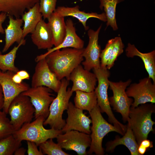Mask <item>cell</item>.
<instances>
[{
  "label": "cell",
  "mask_w": 155,
  "mask_h": 155,
  "mask_svg": "<svg viewBox=\"0 0 155 155\" xmlns=\"http://www.w3.org/2000/svg\"><path fill=\"white\" fill-rule=\"evenodd\" d=\"M84 50L63 48L52 52L45 58L49 68L59 80L64 78L69 80L71 73L84 60Z\"/></svg>",
  "instance_id": "6da1fadb"
},
{
  "label": "cell",
  "mask_w": 155,
  "mask_h": 155,
  "mask_svg": "<svg viewBox=\"0 0 155 155\" xmlns=\"http://www.w3.org/2000/svg\"><path fill=\"white\" fill-rule=\"evenodd\" d=\"M155 112V105L151 103L130 108L127 121L138 146L143 140L147 139L150 132L154 131L153 126L155 122L152 120L151 116Z\"/></svg>",
  "instance_id": "7a4b0ae2"
},
{
  "label": "cell",
  "mask_w": 155,
  "mask_h": 155,
  "mask_svg": "<svg viewBox=\"0 0 155 155\" xmlns=\"http://www.w3.org/2000/svg\"><path fill=\"white\" fill-rule=\"evenodd\" d=\"M97 104L89 113L91 118L92 125L90 135L91 142L87 154L94 153L97 155H103L104 150L102 142L104 137L109 132H116L123 135V134L114 125L108 123L102 116Z\"/></svg>",
  "instance_id": "3957f363"
},
{
  "label": "cell",
  "mask_w": 155,
  "mask_h": 155,
  "mask_svg": "<svg viewBox=\"0 0 155 155\" xmlns=\"http://www.w3.org/2000/svg\"><path fill=\"white\" fill-rule=\"evenodd\" d=\"M69 83V80L66 78L61 80L60 88L50 105L49 115L44 122V125H49L51 128L57 130H61L65 125L66 122L63 119L62 115L68 108L73 93L70 88L67 90Z\"/></svg>",
  "instance_id": "277c9868"
},
{
  "label": "cell",
  "mask_w": 155,
  "mask_h": 155,
  "mask_svg": "<svg viewBox=\"0 0 155 155\" xmlns=\"http://www.w3.org/2000/svg\"><path fill=\"white\" fill-rule=\"evenodd\" d=\"M98 82L97 86L94 91L97 99V104L101 113H105L109 121L122 132H125L127 125L119 122L114 116L110 106L107 91L109 85L108 78L110 75L109 70L106 67H100L93 69Z\"/></svg>",
  "instance_id": "5b68a950"
},
{
  "label": "cell",
  "mask_w": 155,
  "mask_h": 155,
  "mask_svg": "<svg viewBox=\"0 0 155 155\" xmlns=\"http://www.w3.org/2000/svg\"><path fill=\"white\" fill-rule=\"evenodd\" d=\"M45 119L42 116H39L33 121L24 124L20 129L15 131L13 135L20 142H32L38 146L48 139L56 138L58 135L63 133L61 130L44 128L43 123Z\"/></svg>",
  "instance_id": "8992f818"
},
{
  "label": "cell",
  "mask_w": 155,
  "mask_h": 155,
  "mask_svg": "<svg viewBox=\"0 0 155 155\" xmlns=\"http://www.w3.org/2000/svg\"><path fill=\"white\" fill-rule=\"evenodd\" d=\"M34 113L35 108L28 96L22 93L16 96L10 104L8 112L15 131L24 124L31 122Z\"/></svg>",
  "instance_id": "52a82bcc"
},
{
  "label": "cell",
  "mask_w": 155,
  "mask_h": 155,
  "mask_svg": "<svg viewBox=\"0 0 155 155\" xmlns=\"http://www.w3.org/2000/svg\"><path fill=\"white\" fill-rule=\"evenodd\" d=\"M131 82L130 79L124 82L109 81L110 88L113 92V96L109 98L110 104L114 110L121 114L124 122L129 119L130 108L133 101L127 96L125 91Z\"/></svg>",
  "instance_id": "ba28073f"
},
{
  "label": "cell",
  "mask_w": 155,
  "mask_h": 155,
  "mask_svg": "<svg viewBox=\"0 0 155 155\" xmlns=\"http://www.w3.org/2000/svg\"><path fill=\"white\" fill-rule=\"evenodd\" d=\"M53 91L44 86L31 87L22 93L28 96L35 108V119L42 116L46 119L48 117L50 105L54 98Z\"/></svg>",
  "instance_id": "9c48e42d"
},
{
  "label": "cell",
  "mask_w": 155,
  "mask_h": 155,
  "mask_svg": "<svg viewBox=\"0 0 155 155\" xmlns=\"http://www.w3.org/2000/svg\"><path fill=\"white\" fill-rule=\"evenodd\" d=\"M56 138L62 149L74 151L79 155L87 154L86 150L91 142L90 134L75 130L60 134Z\"/></svg>",
  "instance_id": "30bf717a"
},
{
  "label": "cell",
  "mask_w": 155,
  "mask_h": 155,
  "mask_svg": "<svg viewBox=\"0 0 155 155\" xmlns=\"http://www.w3.org/2000/svg\"><path fill=\"white\" fill-rule=\"evenodd\" d=\"M148 77L139 80L137 83L130 84L126 88V93L134 98L131 106L135 107L140 104L155 103V84Z\"/></svg>",
  "instance_id": "8fae6325"
},
{
  "label": "cell",
  "mask_w": 155,
  "mask_h": 155,
  "mask_svg": "<svg viewBox=\"0 0 155 155\" xmlns=\"http://www.w3.org/2000/svg\"><path fill=\"white\" fill-rule=\"evenodd\" d=\"M31 80V87L44 86L56 93L61 85L59 80L49 68L45 58L37 62Z\"/></svg>",
  "instance_id": "7c38bea8"
},
{
  "label": "cell",
  "mask_w": 155,
  "mask_h": 155,
  "mask_svg": "<svg viewBox=\"0 0 155 155\" xmlns=\"http://www.w3.org/2000/svg\"><path fill=\"white\" fill-rule=\"evenodd\" d=\"M15 73L10 71L3 72L0 70V83L3 89L4 99L2 110L7 114L13 100L30 87L29 85L26 82H22L17 84L14 82L12 77Z\"/></svg>",
  "instance_id": "4fadbf2b"
},
{
  "label": "cell",
  "mask_w": 155,
  "mask_h": 155,
  "mask_svg": "<svg viewBox=\"0 0 155 155\" xmlns=\"http://www.w3.org/2000/svg\"><path fill=\"white\" fill-rule=\"evenodd\" d=\"M67 110V117L65 125L61 129L63 133L75 130L91 134L92 120L83 113V110L77 108L71 102H69Z\"/></svg>",
  "instance_id": "5bb4252c"
},
{
  "label": "cell",
  "mask_w": 155,
  "mask_h": 155,
  "mask_svg": "<svg viewBox=\"0 0 155 155\" xmlns=\"http://www.w3.org/2000/svg\"><path fill=\"white\" fill-rule=\"evenodd\" d=\"M101 27V25L96 31L90 29L88 31L89 42L86 47L84 48L82 56L85 60L82 63L84 69L89 71L100 67V59L101 51L98 39Z\"/></svg>",
  "instance_id": "9a60e30c"
},
{
  "label": "cell",
  "mask_w": 155,
  "mask_h": 155,
  "mask_svg": "<svg viewBox=\"0 0 155 155\" xmlns=\"http://www.w3.org/2000/svg\"><path fill=\"white\" fill-rule=\"evenodd\" d=\"M69 80L73 82L71 91L77 90L90 92L94 90L97 81L95 74L90 72L80 65L70 74Z\"/></svg>",
  "instance_id": "2e32d148"
},
{
  "label": "cell",
  "mask_w": 155,
  "mask_h": 155,
  "mask_svg": "<svg viewBox=\"0 0 155 155\" xmlns=\"http://www.w3.org/2000/svg\"><path fill=\"white\" fill-rule=\"evenodd\" d=\"M66 33L62 42L58 46L48 50L45 53L38 55L35 59L36 62L45 58L50 53L58 49L71 47L81 49L83 48L84 42L77 34L73 21L70 18L65 22Z\"/></svg>",
  "instance_id": "e0dca14e"
},
{
  "label": "cell",
  "mask_w": 155,
  "mask_h": 155,
  "mask_svg": "<svg viewBox=\"0 0 155 155\" xmlns=\"http://www.w3.org/2000/svg\"><path fill=\"white\" fill-rule=\"evenodd\" d=\"M33 43L39 49H49L53 45V36L49 25L42 19L31 33Z\"/></svg>",
  "instance_id": "ac0fdd59"
},
{
  "label": "cell",
  "mask_w": 155,
  "mask_h": 155,
  "mask_svg": "<svg viewBox=\"0 0 155 155\" xmlns=\"http://www.w3.org/2000/svg\"><path fill=\"white\" fill-rule=\"evenodd\" d=\"M54 12L57 15L64 17L70 16L76 18L82 24L86 30L89 28L86 25L87 21L90 18H97L104 22L107 21L105 13L101 14L95 12L86 13L80 10L78 5L72 7L59 6L56 8Z\"/></svg>",
  "instance_id": "d6986e66"
},
{
  "label": "cell",
  "mask_w": 155,
  "mask_h": 155,
  "mask_svg": "<svg viewBox=\"0 0 155 155\" xmlns=\"http://www.w3.org/2000/svg\"><path fill=\"white\" fill-rule=\"evenodd\" d=\"M9 21L7 27L4 29L5 44L2 52H6L15 43L19 44L22 39L23 29L21 27L23 23L22 18L8 16Z\"/></svg>",
  "instance_id": "ffe728a7"
},
{
  "label": "cell",
  "mask_w": 155,
  "mask_h": 155,
  "mask_svg": "<svg viewBox=\"0 0 155 155\" xmlns=\"http://www.w3.org/2000/svg\"><path fill=\"white\" fill-rule=\"evenodd\" d=\"M40 0H0V13L20 18L26 10H28Z\"/></svg>",
  "instance_id": "44dd1931"
},
{
  "label": "cell",
  "mask_w": 155,
  "mask_h": 155,
  "mask_svg": "<svg viewBox=\"0 0 155 155\" xmlns=\"http://www.w3.org/2000/svg\"><path fill=\"white\" fill-rule=\"evenodd\" d=\"M123 135L122 137L116 136L113 140L107 142L106 145V151L107 152H113L117 146L122 145L128 148L131 155H140L137 151L138 146L128 123L126 132Z\"/></svg>",
  "instance_id": "7402d4cb"
},
{
  "label": "cell",
  "mask_w": 155,
  "mask_h": 155,
  "mask_svg": "<svg viewBox=\"0 0 155 155\" xmlns=\"http://www.w3.org/2000/svg\"><path fill=\"white\" fill-rule=\"evenodd\" d=\"M125 51L126 55L128 57L132 58L137 56L142 59L148 74V77L155 84V51L147 53H143L139 51L134 44L128 43Z\"/></svg>",
  "instance_id": "603a6c76"
},
{
  "label": "cell",
  "mask_w": 155,
  "mask_h": 155,
  "mask_svg": "<svg viewBox=\"0 0 155 155\" xmlns=\"http://www.w3.org/2000/svg\"><path fill=\"white\" fill-rule=\"evenodd\" d=\"M24 23L23 28V38L34 30L39 22L42 19V16L39 11V2L25 11L21 16Z\"/></svg>",
  "instance_id": "cb8c5ba5"
},
{
  "label": "cell",
  "mask_w": 155,
  "mask_h": 155,
  "mask_svg": "<svg viewBox=\"0 0 155 155\" xmlns=\"http://www.w3.org/2000/svg\"><path fill=\"white\" fill-rule=\"evenodd\" d=\"M48 20L53 35V45L56 47L62 42L66 35V25L64 17L54 12Z\"/></svg>",
  "instance_id": "d4e9b609"
},
{
  "label": "cell",
  "mask_w": 155,
  "mask_h": 155,
  "mask_svg": "<svg viewBox=\"0 0 155 155\" xmlns=\"http://www.w3.org/2000/svg\"><path fill=\"white\" fill-rule=\"evenodd\" d=\"M75 92L74 102L77 108L90 112L97 104V97L94 90L90 92L80 90Z\"/></svg>",
  "instance_id": "484cf974"
},
{
  "label": "cell",
  "mask_w": 155,
  "mask_h": 155,
  "mask_svg": "<svg viewBox=\"0 0 155 155\" xmlns=\"http://www.w3.org/2000/svg\"><path fill=\"white\" fill-rule=\"evenodd\" d=\"M26 40L23 39L17 46H14L8 53L0 55V70L3 72L10 71L16 73L19 70L15 65L14 61L18 49L24 45Z\"/></svg>",
  "instance_id": "4316f807"
},
{
  "label": "cell",
  "mask_w": 155,
  "mask_h": 155,
  "mask_svg": "<svg viewBox=\"0 0 155 155\" xmlns=\"http://www.w3.org/2000/svg\"><path fill=\"white\" fill-rule=\"evenodd\" d=\"M124 0H99L100 8L104 9L106 18V27L110 26L114 30L118 29L115 17L116 6Z\"/></svg>",
  "instance_id": "83f0119b"
},
{
  "label": "cell",
  "mask_w": 155,
  "mask_h": 155,
  "mask_svg": "<svg viewBox=\"0 0 155 155\" xmlns=\"http://www.w3.org/2000/svg\"><path fill=\"white\" fill-rule=\"evenodd\" d=\"M21 145V142L17 140L13 134L0 138V155H12Z\"/></svg>",
  "instance_id": "f1b7e54d"
},
{
  "label": "cell",
  "mask_w": 155,
  "mask_h": 155,
  "mask_svg": "<svg viewBox=\"0 0 155 155\" xmlns=\"http://www.w3.org/2000/svg\"><path fill=\"white\" fill-rule=\"evenodd\" d=\"M38 146L43 154L48 155H69L64 151L60 146L50 139L40 144Z\"/></svg>",
  "instance_id": "f546056e"
},
{
  "label": "cell",
  "mask_w": 155,
  "mask_h": 155,
  "mask_svg": "<svg viewBox=\"0 0 155 155\" xmlns=\"http://www.w3.org/2000/svg\"><path fill=\"white\" fill-rule=\"evenodd\" d=\"M15 131L7 114L0 110V139L13 134Z\"/></svg>",
  "instance_id": "4dcf8cb0"
},
{
  "label": "cell",
  "mask_w": 155,
  "mask_h": 155,
  "mask_svg": "<svg viewBox=\"0 0 155 155\" xmlns=\"http://www.w3.org/2000/svg\"><path fill=\"white\" fill-rule=\"evenodd\" d=\"M124 45L121 38L117 37L115 38V42L111 54L106 68L109 70L114 65L115 61L118 57L123 52Z\"/></svg>",
  "instance_id": "1f68e13d"
},
{
  "label": "cell",
  "mask_w": 155,
  "mask_h": 155,
  "mask_svg": "<svg viewBox=\"0 0 155 155\" xmlns=\"http://www.w3.org/2000/svg\"><path fill=\"white\" fill-rule=\"evenodd\" d=\"M57 0H40L39 11L44 19H48L55 11Z\"/></svg>",
  "instance_id": "d6a6232c"
},
{
  "label": "cell",
  "mask_w": 155,
  "mask_h": 155,
  "mask_svg": "<svg viewBox=\"0 0 155 155\" xmlns=\"http://www.w3.org/2000/svg\"><path fill=\"white\" fill-rule=\"evenodd\" d=\"M115 42V38L109 40L105 48L101 51L100 58V67H106L111 54Z\"/></svg>",
  "instance_id": "836d02e7"
},
{
  "label": "cell",
  "mask_w": 155,
  "mask_h": 155,
  "mask_svg": "<svg viewBox=\"0 0 155 155\" xmlns=\"http://www.w3.org/2000/svg\"><path fill=\"white\" fill-rule=\"evenodd\" d=\"M27 153L28 155H43L41 150L38 149V146L34 142L27 141Z\"/></svg>",
  "instance_id": "e575fe53"
},
{
  "label": "cell",
  "mask_w": 155,
  "mask_h": 155,
  "mask_svg": "<svg viewBox=\"0 0 155 155\" xmlns=\"http://www.w3.org/2000/svg\"><path fill=\"white\" fill-rule=\"evenodd\" d=\"M153 147V142L147 139L143 140L138 145L137 151L140 155H143L147 149Z\"/></svg>",
  "instance_id": "d590c367"
},
{
  "label": "cell",
  "mask_w": 155,
  "mask_h": 155,
  "mask_svg": "<svg viewBox=\"0 0 155 155\" xmlns=\"http://www.w3.org/2000/svg\"><path fill=\"white\" fill-rule=\"evenodd\" d=\"M7 14L5 13L1 12L0 13V34L5 33L2 24L5 20L7 16Z\"/></svg>",
  "instance_id": "8d00e7d4"
},
{
  "label": "cell",
  "mask_w": 155,
  "mask_h": 155,
  "mask_svg": "<svg viewBox=\"0 0 155 155\" xmlns=\"http://www.w3.org/2000/svg\"><path fill=\"white\" fill-rule=\"evenodd\" d=\"M16 73L20 76L22 80L25 79L28 80L30 79V75L26 70H19Z\"/></svg>",
  "instance_id": "74e56055"
},
{
  "label": "cell",
  "mask_w": 155,
  "mask_h": 155,
  "mask_svg": "<svg viewBox=\"0 0 155 155\" xmlns=\"http://www.w3.org/2000/svg\"><path fill=\"white\" fill-rule=\"evenodd\" d=\"M26 151V149L24 147H20L15 150L13 154L14 155H24Z\"/></svg>",
  "instance_id": "f35d334b"
},
{
  "label": "cell",
  "mask_w": 155,
  "mask_h": 155,
  "mask_svg": "<svg viewBox=\"0 0 155 155\" xmlns=\"http://www.w3.org/2000/svg\"><path fill=\"white\" fill-rule=\"evenodd\" d=\"M4 99L3 89L1 84L0 83V110L2 109Z\"/></svg>",
  "instance_id": "ab89813d"
},
{
  "label": "cell",
  "mask_w": 155,
  "mask_h": 155,
  "mask_svg": "<svg viewBox=\"0 0 155 155\" xmlns=\"http://www.w3.org/2000/svg\"><path fill=\"white\" fill-rule=\"evenodd\" d=\"M12 79L14 82L17 84H20L23 82L22 79L16 73L13 75Z\"/></svg>",
  "instance_id": "60d3db41"
},
{
  "label": "cell",
  "mask_w": 155,
  "mask_h": 155,
  "mask_svg": "<svg viewBox=\"0 0 155 155\" xmlns=\"http://www.w3.org/2000/svg\"><path fill=\"white\" fill-rule=\"evenodd\" d=\"M2 54L0 50V55Z\"/></svg>",
  "instance_id": "b9f144b4"
}]
</instances>
